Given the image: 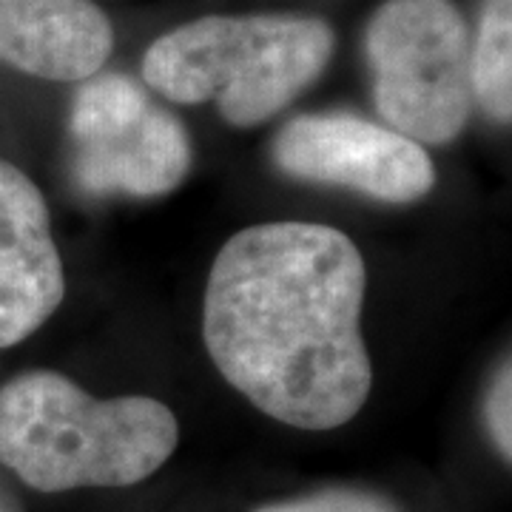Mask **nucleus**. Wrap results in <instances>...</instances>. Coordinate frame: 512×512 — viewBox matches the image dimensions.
I'll list each match as a JSON object with an SVG mask.
<instances>
[{
	"instance_id": "obj_1",
	"label": "nucleus",
	"mask_w": 512,
	"mask_h": 512,
	"mask_svg": "<svg viewBox=\"0 0 512 512\" xmlns=\"http://www.w3.org/2000/svg\"><path fill=\"white\" fill-rule=\"evenodd\" d=\"M365 259L319 222H262L222 245L202 339L225 382L271 419L333 430L367 402Z\"/></svg>"
},
{
	"instance_id": "obj_2",
	"label": "nucleus",
	"mask_w": 512,
	"mask_h": 512,
	"mask_svg": "<svg viewBox=\"0 0 512 512\" xmlns=\"http://www.w3.org/2000/svg\"><path fill=\"white\" fill-rule=\"evenodd\" d=\"M177 441V419L157 399H94L52 370L23 373L0 390V461L40 493L137 484Z\"/></svg>"
},
{
	"instance_id": "obj_3",
	"label": "nucleus",
	"mask_w": 512,
	"mask_h": 512,
	"mask_svg": "<svg viewBox=\"0 0 512 512\" xmlns=\"http://www.w3.org/2000/svg\"><path fill=\"white\" fill-rule=\"evenodd\" d=\"M333 46V29L319 18L208 15L154 40L143 77L174 103L214 100L231 126L251 128L305 92Z\"/></svg>"
},
{
	"instance_id": "obj_4",
	"label": "nucleus",
	"mask_w": 512,
	"mask_h": 512,
	"mask_svg": "<svg viewBox=\"0 0 512 512\" xmlns=\"http://www.w3.org/2000/svg\"><path fill=\"white\" fill-rule=\"evenodd\" d=\"M373 97L387 126L441 146L473 111L470 32L450 0H387L365 35Z\"/></svg>"
},
{
	"instance_id": "obj_5",
	"label": "nucleus",
	"mask_w": 512,
	"mask_h": 512,
	"mask_svg": "<svg viewBox=\"0 0 512 512\" xmlns=\"http://www.w3.org/2000/svg\"><path fill=\"white\" fill-rule=\"evenodd\" d=\"M72 171L89 194L160 197L191 165L185 126L126 74L89 77L74 97Z\"/></svg>"
},
{
	"instance_id": "obj_6",
	"label": "nucleus",
	"mask_w": 512,
	"mask_h": 512,
	"mask_svg": "<svg viewBox=\"0 0 512 512\" xmlns=\"http://www.w3.org/2000/svg\"><path fill=\"white\" fill-rule=\"evenodd\" d=\"M274 163L296 180L345 185L373 200H421L436 168L424 148L353 114H305L279 131Z\"/></svg>"
},
{
	"instance_id": "obj_7",
	"label": "nucleus",
	"mask_w": 512,
	"mask_h": 512,
	"mask_svg": "<svg viewBox=\"0 0 512 512\" xmlns=\"http://www.w3.org/2000/svg\"><path fill=\"white\" fill-rule=\"evenodd\" d=\"M63 293L46 200L20 168L0 160V348L29 339Z\"/></svg>"
},
{
	"instance_id": "obj_8",
	"label": "nucleus",
	"mask_w": 512,
	"mask_h": 512,
	"mask_svg": "<svg viewBox=\"0 0 512 512\" xmlns=\"http://www.w3.org/2000/svg\"><path fill=\"white\" fill-rule=\"evenodd\" d=\"M109 18L92 0H0V60L43 80H89L111 55Z\"/></svg>"
},
{
	"instance_id": "obj_9",
	"label": "nucleus",
	"mask_w": 512,
	"mask_h": 512,
	"mask_svg": "<svg viewBox=\"0 0 512 512\" xmlns=\"http://www.w3.org/2000/svg\"><path fill=\"white\" fill-rule=\"evenodd\" d=\"M473 100L498 123L512 117V0H487L470 52Z\"/></svg>"
},
{
	"instance_id": "obj_10",
	"label": "nucleus",
	"mask_w": 512,
	"mask_h": 512,
	"mask_svg": "<svg viewBox=\"0 0 512 512\" xmlns=\"http://www.w3.org/2000/svg\"><path fill=\"white\" fill-rule=\"evenodd\" d=\"M256 512H402L390 498L367 490H325V493L308 495L299 501H285V504H271Z\"/></svg>"
},
{
	"instance_id": "obj_11",
	"label": "nucleus",
	"mask_w": 512,
	"mask_h": 512,
	"mask_svg": "<svg viewBox=\"0 0 512 512\" xmlns=\"http://www.w3.org/2000/svg\"><path fill=\"white\" fill-rule=\"evenodd\" d=\"M512 376H510V362L498 370L493 387H490V396H487V424H490V433H493L495 447L498 453L510 461L512 456Z\"/></svg>"
},
{
	"instance_id": "obj_12",
	"label": "nucleus",
	"mask_w": 512,
	"mask_h": 512,
	"mask_svg": "<svg viewBox=\"0 0 512 512\" xmlns=\"http://www.w3.org/2000/svg\"><path fill=\"white\" fill-rule=\"evenodd\" d=\"M0 512H20L18 501H15V495L9 493L3 484H0Z\"/></svg>"
}]
</instances>
